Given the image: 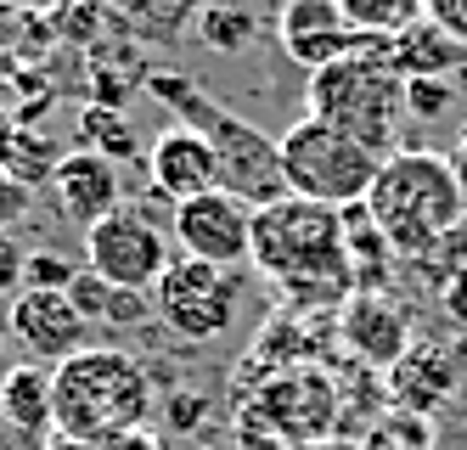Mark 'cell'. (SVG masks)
Returning <instances> with one entry per match:
<instances>
[{"label": "cell", "instance_id": "obj_1", "mask_svg": "<svg viewBox=\"0 0 467 450\" xmlns=\"http://www.w3.org/2000/svg\"><path fill=\"white\" fill-rule=\"evenodd\" d=\"M254 270L271 276L293 298V309L338 316L355 298L344 209H327L310 197H282L271 209H254Z\"/></svg>", "mask_w": 467, "mask_h": 450}, {"label": "cell", "instance_id": "obj_2", "mask_svg": "<svg viewBox=\"0 0 467 450\" xmlns=\"http://www.w3.org/2000/svg\"><path fill=\"white\" fill-rule=\"evenodd\" d=\"M152 101H163L186 130H197L220 158V192L248 203V209H271L287 197V175H282V147L276 135H265L259 124H248L243 113H231L220 96H209L192 74L175 68H152L147 74Z\"/></svg>", "mask_w": 467, "mask_h": 450}, {"label": "cell", "instance_id": "obj_3", "mask_svg": "<svg viewBox=\"0 0 467 450\" xmlns=\"http://www.w3.org/2000/svg\"><path fill=\"white\" fill-rule=\"evenodd\" d=\"M152 377L124 350H79L74 361L51 366V434L79 445H113L147 428L152 417Z\"/></svg>", "mask_w": 467, "mask_h": 450}, {"label": "cell", "instance_id": "obj_4", "mask_svg": "<svg viewBox=\"0 0 467 450\" xmlns=\"http://www.w3.org/2000/svg\"><path fill=\"white\" fill-rule=\"evenodd\" d=\"M462 209H467L462 169L445 163L440 152H394L378 169L372 192H366L372 225L389 236V248L406 254V259H422V254L440 248L456 231Z\"/></svg>", "mask_w": 467, "mask_h": 450}, {"label": "cell", "instance_id": "obj_5", "mask_svg": "<svg viewBox=\"0 0 467 450\" xmlns=\"http://www.w3.org/2000/svg\"><path fill=\"white\" fill-rule=\"evenodd\" d=\"M400 113H406V74H400L389 40L310 74V119L332 124L383 163L400 152Z\"/></svg>", "mask_w": 467, "mask_h": 450}, {"label": "cell", "instance_id": "obj_6", "mask_svg": "<svg viewBox=\"0 0 467 450\" xmlns=\"http://www.w3.org/2000/svg\"><path fill=\"white\" fill-rule=\"evenodd\" d=\"M338 383L327 366L276 372L237 417L243 450H310L338 434Z\"/></svg>", "mask_w": 467, "mask_h": 450}, {"label": "cell", "instance_id": "obj_7", "mask_svg": "<svg viewBox=\"0 0 467 450\" xmlns=\"http://www.w3.org/2000/svg\"><path fill=\"white\" fill-rule=\"evenodd\" d=\"M282 147V175H287V197H310V203H327V209H355L372 192L383 158L366 152L360 141L338 135L321 119H298L293 130L276 135Z\"/></svg>", "mask_w": 467, "mask_h": 450}, {"label": "cell", "instance_id": "obj_8", "mask_svg": "<svg viewBox=\"0 0 467 450\" xmlns=\"http://www.w3.org/2000/svg\"><path fill=\"white\" fill-rule=\"evenodd\" d=\"M243 309V276L203 259H175L152 288V316L186 343H214Z\"/></svg>", "mask_w": 467, "mask_h": 450}, {"label": "cell", "instance_id": "obj_9", "mask_svg": "<svg viewBox=\"0 0 467 450\" xmlns=\"http://www.w3.org/2000/svg\"><path fill=\"white\" fill-rule=\"evenodd\" d=\"M85 265H90V276H102L119 293H152L175 259H170L163 231L141 209H119L113 220L85 231Z\"/></svg>", "mask_w": 467, "mask_h": 450}, {"label": "cell", "instance_id": "obj_10", "mask_svg": "<svg viewBox=\"0 0 467 450\" xmlns=\"http://www.w3.org/2000/svg\"><path fill=\"white\" fill-rule=\"evenodd\" d=\"M175 236H181L186 259L237 270L254 259V209L237 197H225V192H209V197L175 209Z\"/></svg>", "mask_w": 467, "mask_h": 450}, {"label": "cell", "instance_id": "obj_11", "mask_svg": "<svg viewBox=\"0 0 467 450\" xmlns=\"http://www.w3.org/2000/svg\"><path fill=\"white\" fill-rule=\"evenodd\" d=\"M6 332L23 343L35 361H74L79 350H90V321L79 316V304L68 293H35V288H23L6 309Z\"/></svg>", "mask_w": 467, "mask_h": 450}, {"label": "cell", "instance_id": "obj_12", "mask_svg": "<svg viewBox=\"0 0 467 450\" xmlns=\"http://www.w3.org/2000/svg\"><path fill=\"white\" fill-rule=\"evenodd\" d=\"M276 34L282 46L298 68H310V74H321V68L344 62L366 46H378L372 34H355L338 12V0H282V17H276Z\"/></svg>", "mask_w": 467, "mask_h": 450}, {"label": "cell", "instance_id": "obj_13", "mask_svg": "<svg viewBox=\"0 0 467 450\" xmlns=\"http://www.w3.org/2000/svg\"><path fill=\"white\" fill-rule=\"evenodd\" d=\"M338 343L360 366H400L411 355V316L378 288H360L338 309Z\"/></svg>", "mask_w": 467, "mask_h": 450}, {"label": "cell", "instance_id": "obj_14", "mask_svg": "<svg viewBox=\"0 0 467 450\" xmlns=\"http://www.w3.org/2000/svg\"><path fill=\"white\" fill-rule=\"evenodd\" d=\"M147 169H152V192L170 197L175 209L220 192V158H214V147L203 135L186 130V124H170L158 135V147L147 152Z\"/></svg>", "mask_w": 467, "mask_h": 450}, {"label": "cell", "instance_id": "obj_15", "mask_svg": "<svg viewBox=\"0 0 467 450\" xmlns=\"http://www.w3.org/2000/svg\"><path fill=\"white\" fill-rule=\"evenodd\" d=\"M51 192H57V209L68 215L79 231H96L102 220H113V215L124 209V181H119V163L96 158V152H85V147L62 158V169H57Z\"/></svg>", "mask_w": 467, "mask_h": 450}, {"label": "cell", "instance_id": "obj_16", "mask_svg": "<svg viewBox=\"0 0 467 450\" xmlns=\"http://www.w3.org/2000/svg\"><path fill=\"white\" fill-rule=\"evenodd\" d=\"M0 417H6V428L23 434V439L51 434V372L12 366L0 377Z\"/></svg>", "mask_w": 467, "mask_h": 450}, {"label": "cell", "instance_id": "obj_17", "mask_svg": "<svg viewBox=\"0 0 467 450\" xmlns=\"http://www.w3.org/2000/svg\"><path fill=\"white\" fill-rule=\"evenodd\" d=\"M96 6H102L108 17H119L136 40L170 46L186 23H197V12H203L209 0H96Z\"/></svg>", "mask_w": 467, "mask_h": 450}, {"label": "cell", "instance_id": "obj_18", "mask_svg": "<svg viewBox=\"0 0 467 450\" xmlns=\"http://www.w3.org/2000/svg\"><path fill=\"white\" fill-rule=\"evenodd\" d=\"M389 46H394V62H400L406 79H445L451 68H467V46L451 40L445 28H433L428 17L417 28H406L400 40H389Z\"/></svg>", "mask_w": 467, "mask_h": 450}, {"label": "cell", "instance_id": "obj_19", "mask_svg": "<svg viewBox=\"0 0 467 450\" xmlns=\"http://www.w3.org/2000/svg\"><path fill=\"white\" fill-rule=\"evenodd\" d=\"M62 158H68V152H57L51 135H46V130H28V124H12L6 147H0V169H6L12 181H23L28 192H35V186H51L57 169H62Z\"/></svg>", "mask_w": 467, "mask_h": 450}, {"label": "cell", "instance_id": "obj_20", "mask_svg": "<svg viewBox=\"0 0 467 450\" xmlns=\"http://www.w3.org/2000/svg\"><path fill=\"white\" fill-rule=\"evenodd\" d=\"M445 361L451 355H440V350H411L394 366V400H406L411 411H433L456 383V366H445Z\"/></svg>", "mask_w": 467, "mask_h": 450}, {"label": "cell", "instance_id": "obj_21", "mask_svg": "<svg viewBox=\"0 0 467 450\" xmlns=\"http://www.w3.org/2000/svg\"><path fill=\"white\" fill-rule=\"evenodd\" d=\"M68 298L79 304V316L96 327H130V321H141L147 316V293H119V288H108L102 276H90V270H79V282L68 288Z\"/></svg>", "mask_w": 467, "mask_h": 450}, {"label": "cell", "instance_id": "obj_22", "mask_svg": "<svg viewBox=\"0 0 467 450\" xmlns=\"http://www.w3.org/2000/svg\"><path fill=\"white\" fill-rule=\"evenodd\" d=\"M338 12L355 34H372V40H400L406 28L422 23V0H338Z\"/></svg>", "mask_w": 467, "mask_h": 450}, {"label": "cell", "instance_id": "obj_23", "mask_svg": "<svg viewBox=\"0 0 467 450\" xmlns=\"http://www.w3.org/2000/svg\"><path fill=\"white\" fill-rule=\"evenodd\" d=\"M197 34H203L209 51H243V46H254L259 17L248 6H237V0H209V6L197 12Z\"/></svg>", "mask_w": 467, "mask_h": 450}, {"label": "cell", "instance_id": "obj_24", "mask_svg": "<svg viewBox=\"0 0 467 450\" xmlns=\"http://www.w3.org/2000/svg\"><path fill=\"white\" fill-rule=\"evenodd\" d=\"M79 135H85V152L108 158V163H124V158H136V152H141V147H136V130H130V119L113 113V108H85V113H79Z\"/></svg>", "mask_w": 467, "mask_h": 450}, {"label": "cell", "instance_id": "obj_25", "mask_svg": "<svg viewBox=\"0 0 467 450\" xmlns=\"http://www.w3.org/2000/svg\"><path fill=\"white\" fill-rule=\"evenodd\" d=\"M451 101H456L451 79H406V113L422 119V124L445 119V113H451Z\"/></svg>", "mask_w": 467, "mask_h": 450}, {"label": "cell", "instance_id": "obj_26", "mask_svg": "<svg viewBox=\"0 0 467 450\" xmlns=\"http://www.w3.org/2000/svg\"><path fill=\"white\" fill-rule=\"evenodd\" d=\"M79 282V270L62 259V254H28V276H23V288H35V293H68Z\"/></svg>", "mask_w": 467, "mask_h": 450}, {"label": "cell", "instance_id": "obj_27", "mask_svg": "<svg viewBox=\"0 0 467 450\" xmlns=\"http://www.w3.org/2000/svg\"><path fill=\"white\" fill-rule=\"evenodd\" d=\"M28 209H35V192H28L23 181H12L6 169H0V236H12V225L28 220Z\"/></svg>", "mask_w": 467, "mask_h": 450}, {"label": "cell", "instance_id": "obj_28", "mask_svg": "<svg viewBox=\"0 0 467 450\" xmlns=\"http://www.w3.org/2000/svg\"><path fill=\"white\" fill-rule=\"evenodd\" d=\"M23 276H28V254H23V242L17 236H0V298H17L23 293Z\"/></svg>", "mask_w": 467, "mask_h": 450}, {"label": "cell", "instance_id": "obj_29", "mask_svg": "<svg viewBox=\"0 0 467 450\" xmlns=\"http://www.w3.org/2000/svg\"><path fill=\"white\" fill-rule=\"evenodd\" d=\"M422 17H428L433 28H445L451 40L467 46V0H422Z\"/></svg>", "mask_w": 467, "mask_h": 450}, {"label": "cell", "instance_id": "obj_30", "mask_svg": "<svg viewBox=\"0 0 467 450\" xmlns=\"http://www.w3.org/2000/svg\"><path fill=\"white\" fill-rule=\"evenodd\" d=\"M197 417H203V400H197V394H181V400H170V423H175V428H192Z\"/></svg>", "mask_w": 467, "mask_h": 450}, {"label": "cell", "instance_id": "obj_31", "mask_svg": "<svg viewBox=\"0 0 467 450\" xmlns=\"http://www.w3.org/2000/svg\"><path fill=\"white\" fill-rule=\"evenodd\" d=\"M445 304H451L456 321H467V270H456L451 282H445Z\"/></svg>", "mask_w": 467, "mask_h": 450}, {"label": "cell", "instance_id": "obj_32", "mask_svg": "<svg viewBox=\"0 0 467 450\" xmlns=\"http://www.w3.org/2000/svg\"><path fill=\"white\" fill-rule=\"evenodd\" d=\"M108 450H163V445H158V434H147V428H136V434H124V439H113Z\"/></svg>", "mask_w": 467, "mask_h": 450}, {"label": "cell", "instance_id": "obj_33", "mask_svg": "<svg viewBox=\"0 0 467 450\" xmlns=\"http://www.w3.org/2000/svg\"><path fill=\"white\" fill-rule=\"evenodd\" d=\"M46 450H108V445H79V439H57V434H51Z\"/></svg>", "mask_w": 467, "mask_h": 450}, {"label": "cell", "instance_id": "obj_34", "mask_svg": "<svg viewBox=\"0 0 467 450\" xmlns=\"http://www.w3.org/2000/svg\"><path fill=\"white\" fill-rule=\"evenodd\" d=\"M360 450H389V439H383V434H372V439H366Z\"/></svg>", "mask_w": 467, "mask_h": 450}, {"label": "cell", "instance_id": "obj_35", "mask_svg": "<svg viewBox=\"0 0 467 450\" xmlns=\"http://www.w3.org/2000/svg\"><path fill=\"white\" fill-rule=\"evenodd\" d=\"M6 135H12V119H6V113H0V147H6Z\"/></svg>", "mask_w": 467, "mask_h": 450}, {"label": "cell", "instance_id": "obj_36", "mask_svg": "<svg viewBox=\"0 0 467 450\" xmlns=\"http://www.w3.org/2000/svg\"><path fill=\"white\" fill-rule=\"evenodd\" d=\"M310 450H338V445H310Z\"/></svg>", "mask_w": 467, "mask_h": 450}]
</instances>
